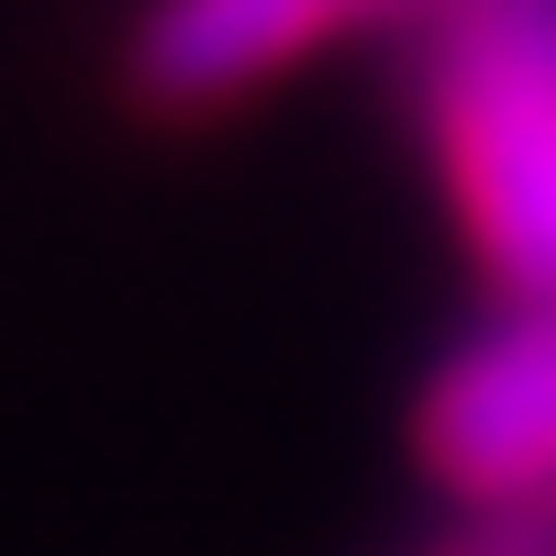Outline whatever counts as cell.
<instances>
[{
    "label": "cell",
    "mask_w": 556,
    "mask_h": 556,
    "mask_svg": "<svg viewBox=\"0 0 556 556\" xmlns=\"http://www.w3.org/2000/svg\"><path fill=\"white\" fill-rule=\"evenodd\" d=\"M424 156L501 301H556V0H434Z\"/></svg>",
    "instance_id": "1"
},
{
    "label": "cell",
    "mask_w": 556,
    "mask_h": 556,
    "mask_svg": "<svg viewBox=\"0 0 556 556\" xmlns=\"http://www.w3.org/2000/svg\"><path fill=\"white\" fill-rule=\"evenodd\" d=\"M456 513H556V301H501L412 412Z\"/></svg>",
    "instance_id": "2"
},
{
    "label": "cell",
    "mask_w": 556,
    "mask_h": 556,
    "mask_svg": "<svg viewBox=\"0 0 556 556\" xmlns=\"http://www.w3.org/2000/svg\"><path fill=\"white\" fill-rule=\"evenodd\" d=\"M401 12H434V0H146L123 78L156 112H223L245 89H267L278 67L323 56L367 23H401Z\"/></svg>",
    "instance_id": "3"
},
{
    "label": "cell",
    "mask_w": 556,
    "mask_h": 556,
    "mask_svg": "<svg viewBox=\"0 0 556 556\" xmlns=\"http://www.w3.org/2000/svg\"><path fill=\"white\" fill-rule=\"evenodd\" d=\"M434 556H556V513H468Z\"/></svg>",
    "instance_id": "4"
}]
</instances>
